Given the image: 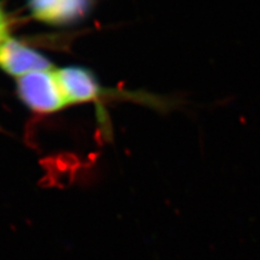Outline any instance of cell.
I'll return each instance as SVG.
<instances>
[{
	"label": "cell",
	"mask_w": 260,
	"mask_h": 260,
	"mask_svg": "<svg viewBox=\"0 0 260 260\" xmlns=\"http://www.w3.org/2000/svg\"><path fill=\"white\" fill-rule=\"evenodd\" d=\"M62 0H28L29 10L36 19L52 23Z\"/></svg>",
	"instance_id": "cell-5"
},
{
	"label": "cell",
	"mask_w": 260,
	"mask_h": 260,
	"mask_svg": "<svg viewBox=\"0 0 260 260\" xmlns=\"http://www.w3.org/2000/svg\"><path fill=\"white\" fill-rule=\"evenodd\" d=\"M0 68L12 76L23 77L30 73L51 71L52 64L18 40L8 38L0 46Z\"/></svg>",
	"instance_id": "cell-2"
},
{
	"label": "cell",
	"mask_w": 260,
	"mask_h": 260,
	"mask_svg": "<svg viewBox=\"0 0 260 260\" xmlns=\"http://www.w3.org/2000/svg\"><path fill=\"white\" fill-rule=\"evenodd\" d=\"M68 104L90 101L99 94L100 87L90 72L80 68L55 71Z\"/></svg>",
	"instance_id": "cell-3"
},
{
	"label": "cell",
	"mask_w": 260,
	"mask_h": 260,
	"mask_svg": "<svg viewBox=\"0 0 260 260\" xmlns=\"http://www.w3.org/2000/svg\"><path fill=\"white\" fill-rule=\"evenodd\" d=\"M18 93L28 108L38 113H53L68 104L53 71L35 72L20 77Z\"/></svg>",
	"instance_id": "cell-1"
},
{
	"label": "cell",
	"mask_w": 260,
	"mask_h": 260,
	"mask_svg": "<svg viewBox=\"0 0 260 260\" xmlns=\"http://www.w3.org/2000/svg\"><path fill=\"white\" fill-rule=\"evenodd\" d=\"M90 0H62L53 24H63L77 20L87 11Z\"/></svg>",
	"instance_id": "cell-4"
},
{
	"label": "cell",
	"mask_w": 260,
	"mask_h": 260,
	"mask_svg": "<svg viewBox=\"0 0 260 260\" xmlns=\"http://www.w3.org/2000/svg\"><path fill=\"white\" fill-rule=\"evenodd\" d=\"M8 38H9L8 37V23L2 7H0V46H2Z\"/></svg>",
	"instance_id": "cell-6"
}]
</instances>
